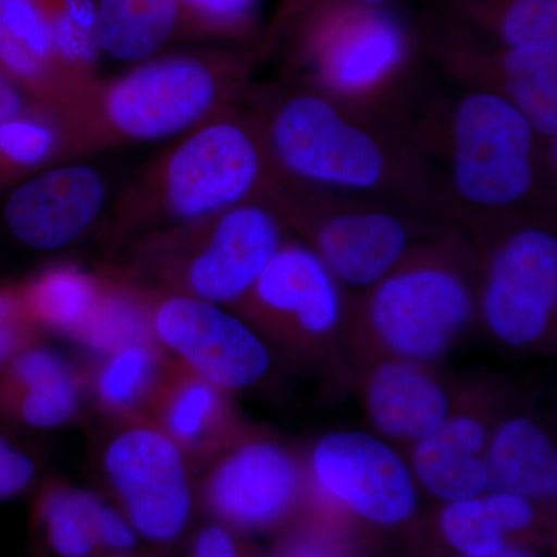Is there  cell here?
<instances>
[{
  "label": "cell",
  "mask_w": 557,
  "mask_h": 557,
  "mask_svg": "<svg viewBox=\"0 0 557 557\" xmlns=\"http://www.w3.org/2000/svg\"><path fill=\"white\" fill-rule=\"evenodd\" d=\"M245 102L262 124L273 180L446 215L431 164L401 127L292 83L251 86Z\"/></svg>",
  "instance_id": "6da1fadb"
},
{
  "label": "cell",
  "mask_w": 557,
  "mask_h": 557,
  "mask_svg": "<svg viewBox=\"0 0 557 557\" xmlns=\"http://www.w3.org/2000/svg\"><path fill=\"white\" fill-rule=\"evenodd\" d=\"M271 185L262 124L244 100L186 132L127 180L101 220L102 248L113 258L156 231L270 201Z\"/></svg>",
  "instance_id": "7a4b0ae2"
},
{
  "label": "cell",
  "mask_w": 557,
  "mask_h": 557,
  "mask_svg": "<svg viewBox=\"0 0 557 557\" xmlns=\"http://www.w3.org/2000/svg\"><path fill=\"white\" fill-rule=\"evenodd\" d=\"M252 61L231 51L157 57L116 78H97L53 110L65 163L134 143L182 137L245 100Z\"/></svg>",
  "instance_id": "3957f363"
},
{
  "label": "cell",
  "mask_w": 557,
  "mask_h": 557,
  "mask_svg": "<svg viewBox=\"0 0 557 557\" xmlns=\"http://www.w3.org/2000/svg\"><path fill=\"white\" fill-rule=\"evenodd\" d=\"M408 131L428 163L445 168L438 188L448 218H518L556 175L555 143L497 95L467 90L420 109Z\"/></svg>",
  "instance_id": "277c9868"
},
{
  "label": "cell",
  "mask_w": 557,
  "mask_h": 557,
  "mask_svg": "<svg viewBox=\"0 0 557 557\" xmlns=\"http://www.w3.org/2000/svg\"><path fill=\"white\" fill-rule=\"evenodd\" d=\"M267 200L237 207L132 242L102 273L135 288L236 306L288 239Z\"/></svg>",
  "instance_id": "5b68a950"
},
{
  "label": "cell",
  "mask_w": 557,
  "mask_h": 557,
  "mask_svg": "<svg viewBox=\"0 0 557 557\" xmlns=\"http://www.w3.org/2000/svg\"><path fill=\"white\" fill-rule=\"evenodd\" d=\"M289 83L406 132L417 113L412 40L380 7L318 3L300 33Z\"/></svg>",
  "instance_id": "8992f818"
},
{
  "label": "cell",
  "mask_w": 557,
  "mask_h": 557,
  "mask_svg": "<svg viewBox=\"0 0 557 557\" xmlns=\"http://www.w3.org/2000/svg\"><path fill=\"white\" fill-rule=\"evenodd\" d=\"M442 234V233H440ZM408 256L359 306V319L370 335L394 357L434 361L453 347L478 309L467 273L465 247L453 231Z\"/></svg>",
  "instance_id": "52a82bcc"
},
{
  "label": "cell",
  "mask_w": 557,
  "mask_h": 557,
  "mask_svg": "<svg viewBox=\"0 0 557 557\" xmlns=\"http://www.w3.org/2000/svg\"><path fill=\"white\" fill-rule=\"evenodd\" d=\"M95 461L104 490L148 557H171L197 507L196 467L148 418L106 420Z\"/></svg>",
  "instance_id": "ba28073f"
},
{
  "label": "cell",
  "mask_w": 557,
  "mask_h": 557,
  "mask_svg": "<svg viewBox=\"0 0 557 557\" xmlns=\"http://www.w3.org/2000/svg\"><path fill=\"white\" fill-rule=\"evenodd\" d=\"M270 203L285 225L351 287H373L416 247L417 230L388 201L274 178Z\"/></svg>",
  "instance_id": "9c48e42d"
},
{
  "label": "cell",
  "mask_w": 557,
  "mask_h": 557,
  "mask_svg": "<svg viewBox=\"0 0 557 557\" xmlns=\"http://www.w3.org/2000/svg\"><path fill=\"white\" fill-rule=\"evenodd\" d=\"M231 311L263 339L313 347L339 332L346 314L335 274L302 240L287 239Z\"/></svg>",
  "instance_id": "30bf717a"
},
{
  "label": "cell",
  "mask_w": 557,
  "mask_h": 557,
  "mask_svg": "<svg viewBox=\"0 0 557 557\" xmlns=\"http://www.w3.org/2000/svg\"><path fill=\"white\" fill-rule=\"evenodd\" d=\"M486 327L509 347L534 346L557 310V237L539 223L509 226L487 256L480 292Z\"/></svg>",
  "instance_id": "8fae6325"
},
{
  "label": "cell",
  "mask_w": 557,
  "mask_h": 557,
  "mask_svg": "<svg viewBox=\"0 0 557 557\" xmlns=\"http://www.w3.org/2000/svg\"><path fill=\"white\" fill-rule=\"evenodd\" d=\"M143 292L153 338L201 379L233 392L259 383L269 373L265 339L234 311L207 300Z\"/></svg>",
  "instance_id": "7c38bea8"
},
{
  "label": "cell",
  "mask_w": 557,
  "mask_h": 557,
  "mask_svg": "<svg viewBox=\"0 0 557 557\" xmlns=\"http://www.w3.org/2000/svg\"><path fill=\"white\" fill-rule=\"evenodd\" d=\"M197 502L223 525L240 531L277 527L298 502L302 471L281 443L251 431L209 460Z\"/></svg>",
  "instance_id": "4fadbf2b"
},
{
  "label": "cell",
  "mask_w": 557,
  "mask_h": 557,
  "mask_svg": "<svg viewBox=\"0 0 557 557\" xmlns=\"http://www.w3.org/2000/svg\"><path fill=\"white\" fill-rule=\"evenodd\" d=\"M310 471L322 493L376 525H399L416 515L412 469L397 450L368 432H332L319 440Z\"/></svg>",
  "instance_id": "5bb4252c"
},
{
  "label": "cell",
  "mask_w": 557,
  "mask_h": 557,
  "mask_svg": "<svg viewBox=\"0 0 557 557\" xmlns=\"http://www.w3.org/2000/svg\"><path fill=\"white\" fill-rule=\"evenodd\" d=\"M104 174L78 161L54 164L9 193L7 228L22 245L58 251L83 239L109 207Z\"/></svg>",
  "instance_id": "9a60e30c"
},
{
  "label": "cell",
  "mask_w": 557,
  "mask_h": 557,
  "mask_svg": "<svg viewBox=\"0 0 557 557\" xmlns=\"http://www.w3.org/2000/svg\"><path fill=\"white\" fill-rule=\"evenodd\" d=\"M448 75L467 90L486 91L515 104L549 143L557 139V44L486 50L448 42L435 50Z\"/></svg>",
  "instance_id": "2e32d148"
},
{
  "label": "cell",
  "mask_w": 557,
  "mask_h": 557,
  "mask_svg": "<svg viewBox=\"0 0 557 557\" xmlns=\"http://www.w3.org/2000/svg\"><path fill=\"white\" fill-rule=\"evenodd\" d=\"M83 368L44 341L0 368V421L28 431H50L78 420L86 403Z\"/></svg>",
  "instance_id": "e0dca14e"
},
{
  "label": "cell",
  "mask_w": 557,
  "mask_h": 557,
  "mask_svg": "<svg viewBox=\"0 0 557 557\" xmlns=\"http://www.w3.org/2000/svg\"><path fill=\"white\" fill-rule=\"evenodd\" d=\"M228 394L172 358L148 420L201 469L249 432Z\"/></svg>",
  "instance_id": "ac0fdd59"
},
{
  "label": "cell",
  "mask_w": 557,
  "mask_h": 557,
  "mask_svg": "<svg viewBox=\"0 0 557 557\" xmlns=\"http://www.w3.org/2000/svg\"><path fill=\"white\" fill-rule=\"evenodd\" d=\"M33 523L57 557L141 553V542L119 509L65 480L42 483L33 502Z\"/></svg>",
  "instance_id": "d6986e66"
},
{
  "label": "cell",
  "mask_w": 557,
  "mask_h": 557,
  "mask_svg": "<svg viewBox=\"0 0 557 557\" xmlns=\"http://www.w3.org/2000/svg\"><path fill=\"white\" fill-rule=\"evenodd\" d=\"M372 423L388 438L418 442L454 413L453 399L420 362L391 359L376 366L366 386Z\"/></svg>",
  "instance_id": "ffe728a7"
},
{
  "label": "cell",
  "mask_w": 557,
  "mask_h": 557,
  "mask_svg": "<svg viewBox=\"0 0 557 557\" xmlns=\"http://www.w3.org/2000/svg\"><path fill=\"white\" fill-rule=\"evenodd\" d=\"M487 440L490 434L479 417L453 413L442 428L416 442L413 478L448 504L482 496L487 491Z\"/></svg>",
  "instance_id": "44dd1931"
},
{
  "label": "cell",
  "mask_w": 557,
  "mask_h": 557,
  "mask_svg": "<svg viewBox=\"0 0 557 557\" xmlns=\"http://www.w3.org/2000/svg\"><path fill=\"white\" fill-rule=\"evenodd\" d=\"M83 366L87 397L104 420L148 418L172 357L157 341L129 344Z\"/></svg>",
  "instance_id": "7402d4cb"
},
{
  "label": "cell",
  "mask_w": 557,
  "mask_h": 557,
  "mask_svg": "<svg viewBox=\"0 0 557 557\" xmlns=\"http://www.w3.org/2000/svg\"><path fill=\"white\" fill-rule=\"evenodd\" d=\"M487 490L528 500H549L557 493V454L536 421L512 417L490 435L486 446Z\"/></svg>",
  "instance_id": "603a6c76"
},
{
  "label": "cell",
  "mask_w": 557,
  "mask_h": 557,
  "mask_svg": "<svg viewBox=\"0 0 557 557\" xmlns=\"http://www.w3.org/2000/svg\"><path fill=\"white\" fill-rule=\"evenodd\" d=\"M106 276L75 263H60L16 284L28 317L44 333L73 339L89 322L104 293Z\"/></svg>",
  "instance_id": "cb8c5ba5"
},
{
  "label": "cell",
  "mask_w": 557,
  "mask_h": 557,
  "mask_svg": "<svg viewBox=\"0 0 557 557\" xmlns=\"http://www.w3.org/2000/svg\"><path fill=\"white\" fill-rule=\"evenodd\" d=\"M97 32L101 53L141 64L183 33L182 7L178 0H97Z\"/></svg>",
  "instance_id": "d4e9b609"
},
{
  "label": "cell",
  "mask_w": 557,
  "mask_h": 557,
  "mask_svg": "<svg viewBox=\"0 0 557 557\" xmlns=\"http://www.w3.org/2000/svg\"><path fill=\"white\" fill-rule=\"evenodd\" d=\"M61 163H65L64 137L49 109L0 123V194Z\"/></svg>",
  "instance_id": "484cf974"
},
{
  "label": "cell",
  "mask_w": 557,
  "mask_h": 557,
  "mask_svg": "<svg viewBox=\"0 0 557 557\" xmlns=\"http://www.w3.org/2000/svg\"><path fill=\"white\" fill-rule=\"evenodd\" d=\"M102 274L106 287L100 304L73 343L86 350L89 358H95L129 344L156 341L150 329L146 293Z\"/></svg>",
  "instance_id": "4316f807"
},
{
  "label": "cell",
  "mask_w": 557,
  "mask_h": 557,
  "mask_svg": "<svg viewBox=\"0 0 557 557\" xmlns=\"http://www.w3.org/2000/svg\"><path fill=\"white\" fill-rule=\"evenodd\" d=\"M42 5L62 69L79 94L100 78L97 0H42Z\"/></svg>",
  "instance_id": "83f0119b"
},
{
  "label": "cell",
  "mask_w": 557,
  "mask_h": 557,
  "mask_svg": "<svg viewBox=\"0 0 557 557\" xmlns=\"http://www.w3.org/2000/svg\"><path fill=\"white\" fill-rule=\"evenodd\" d=\"M468 10L508 49L557 44V0H491Z\"/></svg>",
  "instance_id": "f1b7e54d"
},
{
  "label": "cell",
  "mask_w": 557,
  "mask_h": 557,
  "mask_svg": "<svg viewBox=\"0 0 557 557\" xmlns=\"http://www.w3.org/2000/svg\"><path fill=\"white\" fill-rule=\"evenodd\" d=\"M440 530L463 557H485L507 547L505 534L487 516L480 496L449 502L440 516Z\"/></svg>",
  "instance_id": "f546056e"
},
{
  "label": "cell",
  "mask_w": 557,
  "mask_h": 557,
  "mask_svg": "<svg viewBox=\"0 0 557 557\" xmlns=\"http://www.w3.org/2000/svg\"><path fill=\"white\" fill-rule=\"evenodd\" d=\"M183 33L200 38L245 39L255 33L260 0H178Z\"/></svg>",
  "instance_id": "4dcf8cb0"
},
{
  "label": "cell",
  "mask_w": 557,
  "mask_h": 557,
  "mask_svg": "<svg viewBox=\"0 0 557 557\" xmlns=\"http://www.w3.org/2000/svg\"><path fill=\"white\" fill-rule=\"evenodd\" d=\"M44 335L28 317L16 284L0 285V368L25 348L44 341Z\"/></svg>",
  "instance_id": "1f68e13d"
},
{
  "label": "cell",
  "mask_w": 557,
  "mask_h": 557,
  "mask_svg": "<svg viewBox=\"0 0 557 557\" xmlns=\"http://www.w3.org/2000/svg\"><path fill=\"white\" fill-rule=\"evenodd\" d=\"M36 463L0 434V502L20 497L36 480Z\"/></svg>",
  "instance_id": "d6a6232c"
},
{
  "label": "cell",
  "mask_w": 557,
  "mask_h": 557,
  "mask_svg": "<svg viewBox=\"0 0 557 557\" xmlns=\"http://www.w3.org/2000/svg\"><path fill=\"white\" fill-rule=\"evenodd\" d=\"M483 507L494 525L507 536L509 533L527 530L534 522L533 502L516 494L490 491L482 494Z\"/></svg>",
  "instance_id": "836d02e7"
},
{
  "label": "cell",
  "mask_w": 557,
  "mask_h": 557,
  "mask_svg": "<svg viewBox=\"0 0 557 557\" xmlns=\"http://www.w3.org/2000/svg\"><path fill=\"white\" fill-rule=\"evenodd\" d=\"M189 557H249L233 530L214 522L200 528L190 542Z\"/></svg>",
  "instance_id": "e575fe53"
},
{
  "label": "cell",
  "mask_w": 557,
  "mask_h": 557,
  "mask_svg": "<svg viewBox=\"0 0 557 557\" xmlns=\"http://www.w3.org/2000/svg\"><path fill=\"white\" fill-rule=\"evenodd\" d=\"M39 108H42V106L33 101L27 91L22 90L9 75L0 70V123L20 119V116L35 112Z\"/></svg>",
  "instance_id": "d590c367"
},
{
  "label": "cell",
  "mask_w": 557,
  "mask_h": 557,
  "mask_svg": "<svg viewBox=\"0 0 557 557\" xmlns=\"http://www.w3.org/2000/svg\"><path fill=\"white\" fill-rule=\"evenodd\" d=\"M276 557H332L327 548L309 541H287L278 547Z\"/></svg>",
  "instance_id": "8d00e7d4"
},
{
  "label": "cell",
  "mask_w": 557,
  "mask_h": 557,
  "mask_svg": "<svg viewBox=\"0 0 557 557\" xmlns=\"http://www.w3.org/2000/svg\"><path fill=\"white\" fill-rule=\"evenodd\" d=\"M485 557H531L528 555L525 549L505 547L502 548L500 552L494 553V555L485 556Z\"/></svg>",
  "instance_id": "74e56055"
},
{
  "label": "cell",
  "mask_w": 557,
  "mask_h": 557,
  "mask_svg": "<svg viewBox=\"0 0 557 557\" xmlns=\"http://www.w3.org/2000/svg\"><path fill=\"white\" fill-rule=\"evenodd\" d=\"M329 2L359 3V5L381 7L386 0H329Z\"/></svg>",
  "instance_id": "f35d334b"
},
{
  "label": "cell",
  "mask_w": 557,
  "mask_h": 557,
  "mask_svg": "<svg viewBox=\"0 0 557 557\" xmlns=\"http://www.w3.org/2000/svg\"><path fill=\"white\" fill-rule=\"evenodd\" d=\"M100 557H146L141 555H108V556H100Z\"/></svg>",
  "instance_id": "ab89813d"
}]
</instances>
